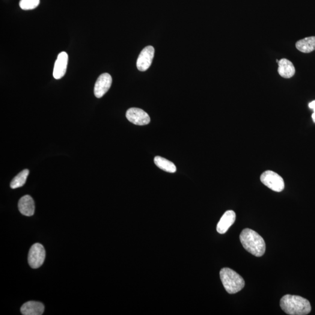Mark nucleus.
Returning a JSON list of instances; mask_svg holds the SVG:
<instances>
[{"instance_id":"obj_1","label":"nucleus","mask_w":315,"mask_h":315,"mask_svg":"<svg viewBox=\"0 0 315 315\" xmlns=\"http://www.w3.org/2000/svg\"><path fill=\"white\" fill-rule=\"evenodd\" d=\"M240 240L246 251L256 257H261L266 251V243L263 237L251 229L246 228L240 235Z\"/></svg>"},{"instance_id":"obj_2","label":"nucleus","mask_w":315,"mask_h":315,"mask_svg":"<svg viewBox=\"0 0 315 315\" xmlns=\"http://www.w3.org/2000/svg\"><path fill=\"white\" fill-rule=\"evenodd\" d=\"M280 307L284 313L290 315H306L311 311V305L308 300L289 294L282 297Z\"/></svg>"},{"instance_id":"obj_3","label":"nucleus","mask_w":315,"mask_h":315,"mask_svg":"<svg viewBox=\"0 0 315 315\" xmlns=\"http://www.w3.org/2000/svg\"><path fill=\"white\" fill-rule=\"evenodd\" d=\"M220 278L223 285L229 294L238 293L245 287V281L239 275L230 268L222 269Z\"/></svg>"},{"instance_id":"obj_4","label":"nucleus","mask_w":315,"mask_h":315,"mask_svg":"<svg viewBox=\"0 0 315 315\" xmlns=\"http://www.w3.org/2000/svg\"><path fill=\"white\" fill-rule=\"evenodd\" d=\"M260 180L264 185L273 191L281 192L284 189L285 183L283 178L275 172H264L261 175Z\"/></svg>"},{"instance_id":"obj_5","label":"nucleus","mask_w":315,"mask_h":315,"mask_svg":"<svg viewBox=\"0 0 315 315\" xmlns=\"http://www.w3.org/2000/svg\"><path fill=\"white\" fill-rule=\"evenodd\" d=\"M46 252L42 245L35 243L29 250L28 263L32 269H38L44 263L45 260Z\"/></svg>"},{"instance_id":"obj_6","label":"nucleus","mask_w":315,"mask_h":315,"mask_svg":"<svg viewBox=\"0 0 315 315\" xmlns=\"http://www.w3.org/2000/svg\"><path fill=\"white\" fill-rule=\"evenodd\" d=\"M126 116L127 120L136 125L144 126L150 122L149 115L141 109L130 108L127 111Z\"/></svg>"},{"instance_id":"obj_7","label":"nucleus","mask_w":315,"mask_h":315,"mask_svg":"<svg viewBox=\"0 0 315 315\" xmlns=\"http://www.w3.org/2000/svg\"><path fill=\"white\" fill-rule=\"evenodd\" d=\"M154 53L155 49L151 46H147L142 50L137 61V67L139 71H145L150 68L152 64Z\"/></svg>"},{"instance_id":"obj_8","label":"nucleus","mask_w":315,"mask_h":315,"mask_svg":"<svg viewBox=\"0 0 315 315\" xmlns=\"http://www.w3.org/2000/svg\"><path fill=\"white\" fill-rule=\"evenodd\" d=\"M112 79L108 73H103L98 77L94 87L95 96L102 98L111 87Z\"/></svg>"},{"instance_id":"obj_9","label":"nucleus","mask_w":315,"mask_h":315,"mask_svg":"<svg viewBox=\"0 0 315 315\" xmlns=\"http://www.w3.org/2000/svg\"><path fill=\"white\" fill-rule=\"evenodd\" d=\"M68 61V56L66 52H62L59 54L53 69V75L55 79H61L64 76L66 73Z\"/></svg>"},{"instance_id":"obj_10","label":"nucleus","mask_w":315,"mask_h":315,"mask_svg":"<svg viewBox=\"0 0 315 315\" xmlns=\"http://www.w3.org/2000/svg\"><path fill=\"white\" fill-rule=\"evenodd\" d=\"M236 219V213L233 210H228L222 216L217 226V231L219 234H224L227 233Z\"/></svg>"},{"instance_id":"obj_11","label":"nucleus","mask_w":315,"mask_h":315,"mask_svg":"<svg viewBox=\"0 0 315 315\" xmlns=\"http://www.w3.org/2000/svg\"><path fill=\"white\" fill-rule=\"evenodd\" d=\"M19 209L22 215L30 217L35 213V202L29 195L23 196L19 202Z\"/></svg>"},{"instance_id":"obj_12","label":"nucleus","mask_w":315,"mask_h":315,"mask_svg":"<svg viewBox=\"0 0 315 315\" xmlns=\"http://www.w3.org/2000/svg\"><path fill=\"white\" fill-rule=\"evenodd\" d=\"M44 307L39 302L29 301L25 303L20 308L23 315H41L44 313Z\"/></svg>"},{"instance_id":"obj_13","label":"nucleus","mask_w":315,"mask_h":315,"mask_svg":"<svg viewBox=\"0 0 315 315\" xmlns=\"http://www.w3.org/2000/svg\"><path fill=\"white\" fill-rule=\"evenodd\" d=\"M278 72L284 79H290L294 76L295 73L292 62L286 59H282L278 61Z\"/></svg>"},{"instance_id":"obj_14","label":"nucleus","mask_w":315,"mask_h":315,"mask_svg":"<svg viewBox=\"0 0 315 315\" xmlns=\"http://www.w3.org/2000/svg\"><path fill=\"white\" fill-rule=\"evenodd\" d=\"M296 49L305 53H311L315 50V37H311L300 40L296 43Z\"/></svg>"},{"instance_id":"obj_15","label":"nucleus","mask_w":315,"mask_h":315,"mask_svg":"<svg viewBox=\"0 0 315 315\" xmlns=\"http://www.w3.org/2000/svg\"><path fill=\"white\" fill-rule=\"evenodd\" d=\"M155 164L162 170L169 173H175L177 171L176 166L173 162L161 157H156L154 158Z\"/></svg>"},{"instance_id":"obj_16","label":"nucleus","mask_w":315,"mask_h":315,"mask_svg":"<svg viewBox=\"0 0 315 315\" xmlns=\"http://www.w3.org/2000/svg\"><path fill=\"white\" fill-rule=\"evenodd\" d=\"M29 171L28 169H24V170L20 172L18 174L16 177L12 180L10 186L12 189H15L20 188L25 185L26 179L28 177Z\"/></svg>"},{"instance_id":"obj_17","label":"nucleus","mask_w":315,"mask_h":315,"mask_svg":"<svg viewBox=\"0 0 315 315\" xmlns=\"http://www.w3.org/2000/svg\"><path fill=\"white\" fill-rule=\"evenodd\" d=\"M39 3L40 0H20V6L23 10H34Z\"/></svg>"},{"instance_id":"obj_18","label":"nucleus","mask_w":315,"mask_h":315,"mask_svg":"<svg viewBox=\"0 0 315 315\" xmlns=\"http://www.w3.org/2000/svg\"><path fill=\"white\" fill-rule=\"evenodd\" d=\"M309 107L311 109H313L314 112H315V100L313 101V102L309 104Z\"/></svg>"},{"instance_id":"obj_19","label":"nucleus","mask_w":315,"mask_h":315,"mask_svg":"<svg viewBox=\"0 0 315 315\" xmlns=\"http://www.w3.org/2000/svg\"><path fill=\"white\" fill-rule=\"evenodd\" d=\"M312 118H313V119L315 123V112H314L313 115H312Z\"/></svg>"}]
</instances>
